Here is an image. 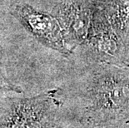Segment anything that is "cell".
<instances>
[{
	"label": "cell",
	"mask_w": 129,
	"mask_h": 128,
	"mask_svg": "<svg viewBox=\"0 0 129 128\" xmlns=\"http://www.w3.org/2000/svg\"><path fill=\"white\" fill-rule=\"evenodd\" d=\"M82 66L67 91L57 128H119L129 121V67L107 63Z\"/></svg>",
	"instance_id": "6da1fadb"
},
{
	"label": "cell",
	"mask_w": 129,
	"mask_h": 128,
	"mask_svg": "<svg viewBox=\"0 0 129 128\" xmlns=\"http://www.w3.org/2000/svg\"><path fill=\"white\" fill-rule=\"evenodd\" d=\"M59 88L32 97H9L0 110V128H57Z\"/></svg>",
	"instance_id": "7a4b0ae2"
},
{
	"label": "cell",
	"mask_w": 129,
	"mask_h": 128,
	"mask_svg": "<svg viewBox=\"0 0 129 128\" xmlns=\"http://www.w3.org/2000/svg\"><path fill=\"white\" fill-rule=\"evenodd\" d=\"M13 13L34 37L65 57L74 53L66 29L57 16L39 12L25 4H17Z\"/></svg>",
	"instance_id": "277c9868"
},
{
	"label": "cell",
	"mask_w": 129,
	"mask_h": 128,
	"mask_svg": "<svg viewBox=\"0 0 129 128\" xmlns=\"http://www.w3.org/2000/svg\"><path fill=\"white\" fill-rule=\"evenodd\" d=\"M96 4H97V0H61L58 7L93 6Z\"/></svg>",
	"instance_id": "52a82bcc"
},
{
	"label": "cell",
	"mask_w": 129,
	"mask_h": 128,
	"mask_svg": "<svg viewBox=\"0 0 129 128\" xmlns=\"http://www.w3.org/2000/svg\"><path fill=\"white\" fill-rule=\"evenodd\" d=\"M120 40L129 47V0H97Z\"/></svg>",
	"instance_id": "5b68a950"
},
{
	"label": "cell",
	"mask_w": 129,
	"mask_h": 128,
	"mask_svg": "<svg viewBox=\"0 0 129 128\" xmlns=\"http://www.w3.org/2000/svg\"><path fill=\"white\" fill-rule=\"evenodd\" d=\"M0 91L3 92H13L15 93H22L23 90L17 85L12 83L11 81L4 76L0 67Z\"/></svg>",
	"instance_id": "8992f818"
},
{
	"label": "cell",
	"mask_w": 129,
	"mask_h": 128,
	"mask_svg": "<svg viewBox=\"0 0 129 128\" xmlns=\"http://www.w3.org/2000/svg\"><path fill=\"white\" fill-rule=\"evenodd\" d=\"M119 128H129V121L123 124L122 126H121Z\"/></svg>",
	"instance_id": "ba28073f"
},
{
	"label": "cell",
	"mask_w": 129,
	"mask_h": 128,
	"mask_svg": "<svg viewBox=\"0 0 129 128\" xmlns=\"http://www.w3.org/2000/svg\"><path fill=\"white\" fill-rule=\"evenodd\" d=\"M127 53L128 48L112 29L103 10L96 4L86 39L74 51L79 64L107 63L127 67Z\"/></svg>",
	"instance_id": "3957f363"
}]
</instances>
